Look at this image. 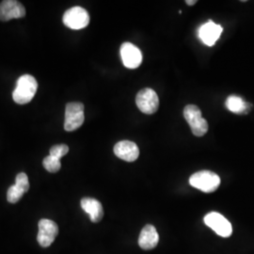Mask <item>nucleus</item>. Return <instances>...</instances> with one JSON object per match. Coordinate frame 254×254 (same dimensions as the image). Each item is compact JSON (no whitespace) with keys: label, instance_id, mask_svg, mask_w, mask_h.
<instances>
[{"label":"nucleus","instance_id":"obj_9","mask_svg":"<svg viewBox=\"0 0 254 254\" xmlns=\"http://www.w3.org/2000/svg\"><path fill=\"white\" fill-rule=\"evenodd\" d=\"M120 53L123 64L128 69H136L142 63L140 50L131 43H124L121 46Z\"/></svg>","mask_w":254,"mask_h":254},{"label":"nucleus","instance_id":"obj_16","mask_svg":"<svg viewBox=\"0 0 254 254\" xmlns=\"http://www.w3.org/2000/svg\"><path fill=\"white\" fill-rule=\"evenodd\" d=\"M43 165L46 168V171L49 173H58L61 168H62V163H61V159L56 158L52 155H48L43 161Z\"/></svg>","mask_w":254,"mask_h":254},{"label":"nucleus","instance_id":"obj_17","mask_svg":"<svg viewBox=\"0 0 254 254\" xmlns=\"http://www.w3.org/2000/svg\"><path fill=\"white\" fill-rule=\"evenodd\" d=\"M25 192L20 190L18 187H16L15 185L9 187L8 192H7V200L10 203H16L18 202L20 199L24 196Z\"/></svg>","mask_w":254,"mask_h":254},{"label":"nucleus","instance_id":"obj_7","mask_svg":"<svg viewBox=\"0 0 254 254\" xmlns=\"http://www.w3.org/2000/svg\"><path fill=\"white\" fill-rule=\"evenodd\" d=\"M204 223L219 236L229 237L233 233V227L230 221L217 212L207 214L204 217Z\"/></svg>","mask_w":254,"mask_h":254},{"label":"nucleus","instance_id":"obj_12","mask_svg":"<svg viewBox=\"0 0 254 254\" xmlns=\"http://www.w3.org/2000/svg\"><path fill=\"white\" fill-rule=\"evenodd\" d=\"M222 27L217 25L213 21H208L202 25L199 29V37L201 42L208 46H213L220 38L222 33Z\"/></svg>","mask_w":254,"mask_h":254},{"label":"nucleus","instance_id":"obj_8","mask_svg":"<svg viewBox=\"0 0 254 254\" xmlns=\"http://www.w3.org/2000/svg\"><path fill=\"white\" fill-rule=\"evenodd\" d=\"M58 235L59 227L53 220L44 218L39 221V233L37 236V240L43 248H47L52 245Z\"/></svg>","mask_w":254,"mask_h":254},{"label":"nucleus","instance_id":"obj_4","mask_svg":"<svg viewBox=\"0 0 254 254\" xmlns=\"http://www.w3.org/2000/svg\"><path fill=\"white\" fill-rule=\"evenodd\" d=\"M84 105L79 102H72L66 105L64 129L72 132L78 129L84 124Z\"/></svg>","mask_w":254,"mask_h":254},{"label":"nucleus","instance_id":"obj_11","mask_svg":"<svg viewBox=\"0 0 254 254\" xmlns=\"http://www.w3.org/2000/svg\"><path fill=\"white\" fill-rule=\"evenodd\" d=\"M114 154L122 160L134 162L138 158L139 150L135 142L130 140H122L114 146Z\"/></svg>","mask_w":254,"mask_h":254},{"label":"nucleus","instance_id":"obj_15","mask_svg":"<svg viewBox=\"0 0 254 254\" xmlns=\"http://www.w3.org/2000/svg\"><path fill=\"white\" fill-rule=\"evenodd\" d=\"M226 107L231 112L236 114H247L252 109V105L248 104L241 97L236 95H231L228 97Z\"/></svg>","mask_w":254,"mask_h":254},{"label":"nucleus","instance_id":"obj_2","mask_svg":"<svg viewBox=\"0 0 254 254\" xmlns=\"http://www.w3.org/2000/svg\"><path fill=\"white\" fill-rule=\"evenodd\" d=\"M190 184L193 188L204 193H212L218 190L220 185V178L217 173L210 171H200L191 175Z\"/></svg>","mask_w":254,"mask_h":254},{"label":"nucleus","instance_id":"obj_13","mask_svg":"<svg viewBox=\"0 0 254 254\" xmlns=\"http://www.w3.org/2000/svg\"><path fill=\"white\" fill-rule=\"evenodd\" d=\"M159 242V236L156 229L153 225H146L140 232L138 238V245L145 251L153 250Z\"/></svg>","mask_w":254,"mask_h":254},{"label":"nucleus","instance_id":"obj_5","mask_svg":"<svg viewBox=\"0 0 254 254\" xmlns=\"http://www.w3.org/2000/svg\"><path fill=\"white\" fill-rule=\"evenodd\" d=\"M63 21L66 27L78 30L90 24V15L86 9L76 6L65 11Z\"/></svg>","mask_w":254,"mask_h":254},{"label":"nucleus","instance_id":"obj_19","mask_svg":"<svg viewBox=\"0 0 254 254\" xmlns=\"http://www.w3.org/2000/svg\"><path fill=\"white\" fill-rule=\"evenodd\" d=\"M15 186L18 187L20 190L24 191L25 193L29 190V182L26 173H21L17 174L16 180H15Z\"/></svg>","mask_w":254,"mask_h":254},{"label":"nucleus","instance_id":"obj_1","mask_svg":"<svg viewBox=\"0 0 254 254\" xmlns=\"http://www.w3.org/2000/svg\"><path fill=\"white\" fill-rule=\"evenodd\" d=\"M38 90V82L30 74L20 76L16 82V87L12 92V98L19 105H26L32 100Z\"/></svg>","mask_w":254,"mask_h":254},{"label":"nucleus","instance_id":"obj_18","mask_svg":"<svg viewBox=\"0 0 254 254\" xmlns=\"http://www.w3.org/2000/svg\"><path fill=\"white\" fill-rule=\"evenodd\" d=\"M69 152V147L65 144H59V145H55L51 147L50 149V155L54 156L56 158L61 159L62 157H64V155L68 154Z\"/></svg>","mask_w":254,"mask_h":254},{"label":"nucleus","instance_id":"obj_20","mask_svg":"<svg viewBox=\"0 0 254 254\" xmlns=\"http://www.w3.org/2000/svg\"><path fill=\"white\" fill-rule=\"evenodd\" d=\"M186 3H187L189 6H193L194 4L197 3V1H196V0H190H190H187Z\"/></svg>","mask_w":254,"mask_h":254},{"label":"nucleus","instance_id":"obj_6","mask_svg":"<svg viewBox=\"0 0 254 254\" xmlns=\"http://www.w3.org/2000/svg\"><path fill=\"white\" fill-rule=\"evenodd\" d=\"M136 104L141 112L151 115L159 108V99L153 89L146 88L136 94Z\"/></svg>","mask_w":254,"mask_h":254},{"label":"nucleus","instance_id":"obj_10","mask_svg":"<svg viewBox=\"0 0 254 254\" xmlns=\"http://www.w3.org/2000/svg\"><path fill=\"white\" fill-rule=\"evenodd\" d=\"M26 16V9L19 1L5 0L0 3V20L9 21L11 19L22 18Z\"/></svg>","mask_w":254,"mask_h":254},{"label":"nucleus","instance_id":"obj_14","mask_svg":"<svg viewBox=\"0 0 254 254\" xmlns=\"http://www.w3.org/2000/svg\"><path fill=\"white\" fill-rule=\"evenodd\" d=\"M81 207L91 218V221L97 223L104 217V209L99 200L92 198H83L81 200Z\"/></svg>","mask_w":254,"mask_h":254},{"label":"nucleus","instance_id":"obj_3","mask_svg":"<svg viewBox=\"0 0 254 254\" xmlns=\"http://www.w3.org/2000/svg\"><path fill=\"white\" fill-rule=\"evenodd\" d=\"M184 116L190 125L193 135L204 136L208 131V123L202 117L200 109L195 105H189L184 109Z\"/></svg>","mask_w":254,"mask_h":254}]
</instances>
